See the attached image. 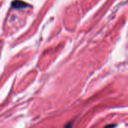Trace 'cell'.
Wrapping results in <instances>:
<instances>
[{
	"instance_id": "cell-1",
	"label": "cell",
	"mask_w": 128,
	"mask_h": 128,
	"mask_svg": "<svg viewBox=\"0 0 128 128\" xmlns=\"http://www.w3.org/2000/svg\"><path fill=\"white\" fill-rule=\"evenodd\" d=\"M12 7H14V8H23L25 7H26L28 4L26 3H25L22 1H20V0H15L12 2Z\"/></svg>"
}]
</instances>
